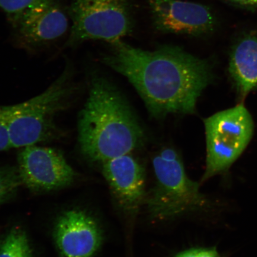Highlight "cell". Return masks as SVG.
Listing matches in <instances>:
<instances>
[{"instance_id":"obj_1","label":"cell","mask_w":257,"mask_h":257,"mask_svg":"<svg viewBox=\"0 0 257 257\" xmlns=\"http://www.w3.org/2000/svg\"><path fill=\"white\" fill-rule=\"evenodd\" d=\"M104 62L126 77L153 115L192 114L198 98L213 79L210 64L181 48L154 51L134 47L121 40Z\"/></svg>"},{"instance_id":"obj_2","label":"cell","mask_w":257,"mask_h":257,"mask_svg":"<svg viewBox=\"0 0 257 257\" xmlns=\"http://www.w3.org/2000/svg\"><path fill=\"white\" fill-rule=\"evenodd\" d=\"M143 139V128L119 92L105 79L94 77L78 118V141L83 155L104 163L130 154Z\"/></svg>"},{"instance_id":"obj_3","label":"cell","mask_w":257,"mask_h":257,"mask_svg":"<svg viewBox=\"0 0 257 257\" xmlns=\"http://www.w3.org/2000/svg\"><path fill=\"white\" fill-rule=\"evenodd\" d=\"M69 67L49 88L19 104L5 106L13 148H21L57 138V115L65 109L74 93Z\"/></svg>"},{"instance_id":"obj_4","label":"cell","mask_w":257,"mask_h":257,"mask_svg":"<svg viewBox=\"0 0 257 257\" xmlns=\"http://www.w3.org/2000/svg\"><path fill=\"white\" fill-rule=\"evenodd\" d=\"M156 184L148 200L151 214L159 219L195 210L206 204L197 182L185 172L178 154L165 149L153 161Z\"/></svg>"},{"instance_id":"obj_5","label":"cell","mask_w":257,"mask_h":257,"mask_svg":"<svg viewBox=\"0 0 257 257\" xmlns=\"http://www.w3.org/2000/svg\"><path fill=\"white\" fill-rule=\"evenodd\" d=\"M204 125L207 160L203 182L232 165L248 146L254 128L251 115L242 104L211 115Z\"/></svg>"},{"instance_id":"obj_6","label":"cell","mask_w":257,"mask_h":257,"mask_svg":"<svg viewBox=\"0 0 257 257\" xmlns=\"http://www.w3.org/2000/svg\"><path fill=\"white\" fill-rule=\"evenodd\" d=\"M72 27L67 45L88 40L111 44L126 36L133 27L130 0H73Z\"/></svg>"},{"instance_id":"obj_7","label":"cell","mask_w":257,"mask_h":257,"mask_svg":"<svg viewBox=\"0 0 257 257\" xmlns=\"http://www.w3.org/2000/svg\"><path fill=\"white\" fill-rule=\"evenodd\" d=\"M18 171L24 184L34 191H50L72 184L76 173L63 154L56 150L32 145L18 156Z\"/></svg>"},{"instance_id":"obj_8","label":"cell","mask_w":257,"mask_h":257,"mask_svg":"<svg viewBox=\"0 0 257 257\" xmlns=\"http://www.w3.org/2000/svg\"><path fill=\"white\" fill-rule=\"evenodd\" d=\"M154 27L168 33L200 36L218 25L213 11L200 3L181 0H148Z\"/></svg>"},{"instance_id":"obj_9","label":"cell","mask_w":257,"mask_h":257,"mask_svg":"<svg viewBox=\"0 0 257 257\" xmlns=\"http://www.w3.org/2000/svg\"><path fill=\"white\" fill-rule=\"evenodd\" d=\"M54 236L61 257H92L102 240L101 230L94 218L78 210L61 215Z\"/></svg>"},{"instance_id":"obj_10","label":"cell","mask_w":257,"mask_h":257,"mask_svg":"<svg viewBox=\"0 0 257 257\" xmlns=\"http://www.w3.org/2000/svg\"><path fill=\"white\" fill-rule=\"evenodd\" d=\"M15 25L21 40L34 46L62 37L69 23L65 13L55 0H41L27 9Z\"/></svg>"},{"instance_id":"obj_11","label":"cell","mask_w":257,"mask_h":257,"mask_svg":"<svg viewBox=\"0 0 257 257\" xmlns=\"http://www.w3.org/2000/svg\"><path fill=\"white\" fill-rule=\"evenodd\" d=\"M102 173L118 204L124 210L134 212L145 198V172L130 154L107 161Z\"/></svg>"},{"instance_id":"obj_12","label":"cell","mask_w":257,"mask_h":257,"mask_svg":"<svg viewBox=\"0 0 257 257\" xmlns=\"http://www.w3.org/2000/svg\"><path fill=\"white\" fill-rule=\"evenodd\" d=\"M229 73L239 97L257 89V30L241 32L231 47Z\"/></svg>"},{"instance_id":"obj_13","label":"cell","mask_w":257,"mask_h":257,"mask_svg":"<svg viewBox=\"0 0 257 257\" xmlns=\"http://www.w3.org/2000/svg\"><path fill=\"white\" fill-rule=\"evenodd\" d=\"M0 257H33L30 241L23 229L15 227L0 240Z\"/></svg>"},{"instance_id":"obj_14","label":"cell","mask_w":257,"mask_h":257,"mask_svg":"<svg viewBox=\"0 0 257 257\" xmlns=\"http://www.w3.org/2000/svg\"><path fill=\"white\" fill-rule=\"evenodd\" d=\"M21 185L18 168L0 166V205L14 195Z\"/></svg>"},{"instance_id":"obj_15","label":"cell","mask_w":257,"mask_h":257,"mask_svg":"<svg viewBox=\"0 0 257 257\" xmlns=\"http://www.w3.org/2000/svg\"><path fill=\"white\" fill-rule=\"evenodd\" d=\"M41 0H0V9L16 23L20 16Z\"/></svg>"},{"instance_id":"obj_16","label":"cell","mask_w":257,"mask_h":257,"mask_svg":"<svg viewBox=\"0 0 257 257\" xmlns=\"http://www.w3.org/2000/svg\"><path fill=\"white\" fill-rule=\"evenodd\" d=\"M12 148L13 147L5 106H0V152Z\"/></svg>"},{"instance_id":"obj_17","label":"cell","mask_w":257,"mask_h":257,"mask_svg":"<svg viewBox=\"0 0 257 257\" xmlns=\"http://www.w3.org/2000/svg\"><path fill=\"white\" fill-rule=\"evenodd\" d=\"M230 5L247 11H253L257 9V0H221Z\"/></svg>"},{"instance_id":"obj_18","label":"cell","mask_w":257,"mask_h":257,"mask_svg":"<svg viewBox=\"0 0 257 257\" xmlns=\"http://www.w3.org/2000/svg\"><path fill=\"white\" fill-rule=\"evenodd\" d=\"M198 257H220L214 249H197Z\"/></svg>"},{"instance_id":"obj_19","label":"cell","mask_w":257,"mask_h":257,"mask_svg":"<svg viewBox=\"0 0 257 257\" xmlns=\"http://www.w3.org/2000/svg\"><path fill=\"white\" fill-rule=\"evenodd\" d=\"M176 257H198L197 249H191L179 253Z\"/></svg>"}]
</instances>
